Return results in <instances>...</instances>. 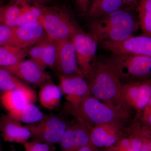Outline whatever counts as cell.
<instances>
[{
  "instance_id": "cell-1",
  "label": "cell",
  "mask_w": 151,
  "mask_h": 151,
  "mask_svg": "<svg viewBox=\"0 0 151 151\" xmlns=\"http://www.w3.org/2000/svg\"><path fill=\"white\" fill-rule=\"evenodd\" d=\"M86 78L91 95L125 113L134 115L123 103V83L107 60H97Z\"/></svg>"
},
{
  "instance_id": "cell-2",
  "label": "cell",
  "mask_w": 151,
  "mask_h": 151,
  "mask_svg": "<svg viewBox=\"0 0 151 151\" xmlns=\"http://www.w3.org/2000/svg\"><path fill=\"white\" fill-rule=\"evenodd\" d=\"M138 25L129 12L119 9L96 19L90 27L91 35L101 43L126 40L133 36Z\"/></svg>"
},
{
  "instance_id": "cell-3",
  "label": "cell",
  "mask_w": 151,
  "mask_h": 151,
  "mask_svg": "<svg viewBox=\"0 0 151 151\" xmlns=\"http://www.w3.org/2000/svg\"><path fill=\"white\" fill-rule=\"evenodd\" d=\"M70 106L76 121L91 130L98 124L133 121L132 115L103 103L92 95L85 97L77 105Z\"/></svg>"
},
{
  "instance_id": "cell-4",
  "label": "cell",
  "mask_w": 151,
  "mask_h": 151,
  "mask_svg": "<svg viewBox=\"0 0 151 151\" xmlns=\"http://www.w3.org/2000/svg\"><path fill=\"white\" fill-rule=\"evenodd\" d=\"M107 60L122 83L151 79V57L121 53Z\"/></svg>"
},
{
  "instance_id": "cell-5",
  "label": "cell",
  "mask_w": 151,
  "mask_h": 151,
  "mask_svg": "<svg viewBox=\"0 0 151 151\" xmlns=\"http://www.w3.org/2000/svg\"><path fill=\"white\" fill-rule=\"evenodd\" d=\"M40 23L46 34V37L55 42L71 39L80 31L69 16L57 9L44 8Z\"/></svg>"
},
{
  "instance_id": "cell-6",
  "label": "cell",
  "mask_w": 151,
  "mask_h": 151,
  "mask_svg": "<svg viewBox=\"0 0 151 151\" xmlns=\"http://www.w3.org/2000/svg\"><path fill=\"white\" fill-rule=\"evenodd\" d=\"M136 121L95 125L90 131V143L101 150L114 145L131 133Z\"/></svg>"
},
{
  "instance_id": "cell-7",
  "label": "cell",
  "mask_w": 151,
  "mask_h": 151,
  "mask_svg": "<svg viewBox=\"0 0 151 151\" xmlns=\"http://www.w3.org/2000/svg\"><path fill=\"white\" fill-rule=\"evenodd\" d=\"M151 79L123 83L122 98L128 111L138 119L151 98Z\"/></svg>"
},
{
  "instance_id": "cell-8",
  "label": "cell",
  "mask_w": 151,
  "mask_h": 151,
  "mask_svg": "<svg viewBox=\"0 0 151 151\" xmlns=\"http://www.w3.org/2000/svg\"><path fill=\"white\" fill-rule=\"evenodd\" d=\"M69 125L55 116L45 117L37 124H29L27 127L31 134L33 141L53 144L59 143Z\"/></svg>"
},
{
  "instance_id": "cell-9",
  "label": "cell",
  "mask_w": 151,
  "mask_h": 151,
  "mask_svg": "<svg viewBox=\"0 0 151 151\" xmlns=\"http://www.w3.org/2000/svg\"><path fill=\"white\" fill-rule=\"evenodd\" d=\"M80 71L86 78L96 63L97 40L91 35L78 32L71 38Z\"/></svg>"
},
{
  "instance_id": "cell-10",
  "label": "cell",
  "mask_w": 151,
  "mask_h": 151,
  "mask_svg": "<svg viewBox=\"0 0 151 151\" xmlns=\"http://www.w3.org/2000/svg\"><path fill=\"white\" fill-rule=\"evenodd\" d=\"M100 43L103 48L113 54L128 53L151 57V37L145 35L132 36L119 42Z\"/></svg>"
},
{
  "instance_id": "cell-11",
  "label": "cell",
  "mask_w": 151,
  "mask_h": 151,
  "mask_svg": "<svg viewBox=\"0 0 151 151\" xmlns=\"http://www.w3.org/2000/svg\"><path fill=\"white\" fill-rule=\"evenodd\" d=\"M55 65L61 75L84 76L78 67L75 47L71 39L57 42Z\"/></svg>"
},
{
  "instance_id": "cell-12",
  "label": "cell",
  "mask_w": 151,
  "mask_h": 151,
  "mask_svg": "<svg viewBox=\"0 0 151 151\" xmlns=\"http://www.w3.org/2000/svg\"><path fill=\"white\" fill-rule=\"evenodd\" d=\"M59 86L70 106L77 105L91 95L88 82L81 75H60Z\"/></svg>"
},
{
  "instance_id": "cell-13",
  "label": "cell",
  "mask_w": 151,
  "mask_h": 151,
  "mask_svg": "<svg viewBox=\"0 0 151 151\" xmlns=\"http://www.w3.org/2000/svg\"><path fill=\"white\" fill-rule=\"evenodd\" d=\"M5 68L17 78L37 86H42L50 81V77L44 69L31 59L22 60Z\"/></svg>"
},
{
  "instance_id": "cell-14",
  "label": "cell",
  "mask_w": 151,
  "mask_h": 151,
  "mask_svg": "<svg viewBox=\"0 0 151 151\" xmlns=\"http://www.w3.org/2000/svg\"><path fill=\"white\" fill-rule=\"evenodd\" d=\"M90 131L77 122L69 125L58 144L61 151H78L90 143Z\"/></svg>"
},
{
  "instance_id": "cell-15",
  "label": "cell",
  "mask_w": 151,
  "mask_h": 151,
  "mask_svg": "<svg viewBox=\"0 0 151 151\" xmlns=\"http://www.w3.org/2000/svg\"><path fill=\"white\" fill-rule=\"evenodd\" d=\"M45 37L46 34L40 22L17 26L14 27L10 45L27 49L40 42Z\"/></svg>"
},
{
  "instance_id": "cell-16",
  "label": "cell",
  "mask_w": 151,
  "mask_h": 151,
  "mask_svg": "<svg viewBox=\"0 0 151 151\" xmlns=\"http://www.w3.org/2000/svg\"><path fill=\"white\" fill-rule=\"evenodd\" d=\"M37 98L35 91L25 85L18 89L3 92L0 100L3 107L9 113L35 103Z\"/></svg>"
},
{
  "instance_id": "cell-17",
  "label": "cell",
  "mask_w": 151,
  "mask_h": 151,
  "mask_svg": "<svg viewBox=\"0 0 151 151\" xmlns=\"http://www.w3.org/2000/svg\"><path fill=\"white\" fill-rule=\"evenodd\" d=\"M0 133L4 141L8 142L23 144L31 137L27 126H22L8 115L0 120Z\"/></svg>"
},
{
  "instance_id": "cell-18",
  "label": "cell",
  "mask_w": 151,
  "mask_h": 151,
  "mask_svg": "<svg viewBox=\"0 0 151 151\" xmlns=\"http://www.w3.org/2000/svg\"><path fill=\"white\" fill-rule=\"evenodd\" d=\"M62 94V91L59 86L48 82L42 86L40 91V103L46 109H55L60 103Z\"/></svg>"
},
{
  "instance_id": "cell-19",
  "label": "cell",
  "mask_w": 151,
  "mask_h": 151,
  "mask_svg": "<svg viewBox=\"0 0 151 151\" xmlns=\"http://www.w3.org/2000/svg\"><path fill=\"white\" fill-rule=\"evenodd\" d=\"M28 53L27 49L6 45L0 46V67H7L23 60Z\"/></svg>"
},
{
  "instance_id": "cell-20",
  "label": "cell",
  "mask_w": 151,
  "mask_h": 151,
  "mask_svg": "<svg viewBox=\"0 0 151 151\" xmlns=\"http://www.w3.org/2000/svg\"><path fill=\"white\" fill-rule=\"evenodd\" d=\"M9 116L20 123L35 124L44 118V114L34 103L29 104L19 110L9 112Z\"/></svg>"
},
{
  "instance_id": "cell-21",
  "label": "cell",
  "mask_w": 151,
  "mask_h": 151,
  "mask_svg": "<svg viewBox=\"0 0 151 151\" xmlns=\"http://www.w3.org/2000/svg\"><path fill=\"white\" fill-rule=\"evenodd\" d=\"M123 0H94L89 9L90 17L97 19L120 9Z\"/></svg>"
},
{
  "instance_id": "cell-22",
  "label": "cell",
  "mask_w": 151,
  "mask_h": 151,
  "mask_svg": "<svg viewBox=\"0 0 151 151\" xmlns=\"http://www.w3.org/2000/svg\"><path fill=\"white\" fill-rule=\"evenodd\" d=\"M26 4V0H18L15 3L3 7L0 24L12 28L16 27L17 20Z\"/></svg>"
},
{
  "instance_id": "cell-23",
  "label": "cell",
  "mask_w": 151,
  "mask_h": 151,
  "mask_svg": "<svg viewBox=\"0 0 151 151\" xmlns=\"http://www.w3.org/2000/svg\"><path fill=\"white\" fill-rule=\"evenodd\" d=\"M138 23L143 34L151 37V0H139Z\"/></svg>"
},
{
  "instance_id": "cell-24",
  "label": "cell",
  "mask_w": 151,
  "mask_h": 151,
  "mask_svg": "<svg viewBox=\"0 0 151 151\" xmlns=\"http://www.w3.org/2000/svg\"><path fill=\"white\" fill-rule=\"evenodd\" d=\"M42 9L40 6H30L27 4L17 20L16 27L40 22Z\"/></svg>"
},
{
  "instance_id": "cell-25",
  "label": "cell",
  "mask_w": 151,
  "mask_h": 151,
  "mask_svg": "<svg viewBox=\"0 0 151 151\" xmlns=\"http://www.w3.org/2000/svg\"><path fill=\"white\" fill-rule=\"evenodd\" d=\"M25 85L7 69L0 67V90L6 92Z\"/></svg>"
},
{
  "instance_id": "cell-26",
  "label": "cell",
  "mask_w": 151,
  "mask_h": 151,
  "mask_svg": "<svg viewBox=\"0 0 151 151\" xmlns=\"http://www.w3.org/2000/svg\"><path fill=\"white\" fill-rule=\"evenodd\" d=\"M56 55V42L45 37L42 58V63L44 69L46 67L55 66Z\"/></svg>"
},
{
  "instance_id": "cell-27",
  "label": "cell",
  "mask_w": 151,
  "mask_h": 151,
  "mask_svg": "<svg viewBox=\"0 0 151 151\" xmlns=\"http://www.w3.org/2000/svg\"><path fill=\"white\" fill-rule=\"evenodd\" d=\"M44 44L45 39L32 47L28 53L30 57V59L36 63L43 69L44 68L42 63V58Z\"/></svg>"
},
{
  "instance_id": "cell-28",
  "label": "cell",
  "mask_w": 151,
  "mask_h": 151,
  "mask_svg": "<svg viewBox=\"0 0 151 151\" xmlns=\"http://www.w3.org/2000/svg\"><path fill=\"white\" fill-rule=\"evenodd\" d=\"M13 31L14 27L0 24V46L10 45Z\"/></svg>"
},
{
  "instance_id": "cell-29",
  "label": "cell",
  "mask_w": 151,
  "mask_h": 151,
  "mask_svg": "<svg viewBox=\"0 0 151 151\" xmlns=\"http://www.w3.org/2000/svg\"><path fill=\"white\" fill-rule=\"evenodd\" d=\"M138 119L141 125L151 130V98Z\"/></svg>"
},
{
  "instance_id": "cell-30",
  "label": "cell",
  "mask_w": 151,
  "mask_h": 151,
  "mask_svg": "<svg viewBox=\"0 0 151 151\" xmlns=\"http://www.w3.org/2000/svg\"><path fill=\"white\" fill-rule=\"evenodd\" d=\"M25 151H50L48 144L36 141H27L22 144Z\"/></svg>"
},
{
  "instance_id": "cell-31",
  "label": "cell",
  "mask_w": 151,
  "mask_h": 151,
  "mask_svg": "<svg viewBox=\"0 0 151 151\" xmlns=\"http://www.w3.org/2000/svg\"><path fill=\"white\" fill-rule=\"evenodd\" d=\"M143 145L141 151H151V130L141 125Z\"/></svg>"
},
{
  "instance_id": "cell-32",
  "label": "cell",
  "mask_w": 151,
  "mask_h": 151,
  "mask_svg": "<svg viewBox=\"0 0 151 151\" xmlns=\"http://www.w3.org/2000/svg\"><path fill=\"white\" fill-rule=\"evenodd\" d=\"M101 150L103 151H138L133 148L123 147L116 145Z\"/></svg>"
},
{
  "instance_id": "cell-33",
  "label": "cell",
  "mask_w": 151,
  "mask_h": 151,
  "mask_svg": "<svg viewBox=\"0 0 151 151\" xmlns=\"http://www.w3.org/2000/svg\"><path fill=\"white\" fill-rule=\"evenodd\" d=\"M90 0H76L77 5L82 12H86L88 9Z\"/></svg>"
},
{
  "instance_id": "cell-34",
  "label": "cell",
  "mask_w": 151,
  "mask_h": 151,
  "mask_svg": "<svg viewBox=\"0 0 151 151\" xmlns=\"http://www.w3.org/2000/svg\"><path fill=\"white\" fill-rule=\"evenodd\" d=\"M78 151H103L101 149L97 148L96 147H94L91 143H89L87 145L82 148Z\"/></svg>"
},
{
  "instance_id": "cell-35",
  "label": "cell",
  "mask_w": 151,
  "mask_h": 151,
  "mask_svg": "<svg viewBox=\"0 0 151 151\" xmlns=\"http://www.w3.org/2000/svg\"><path fill=\"white\" fill-rule=\"evenodd\" d=\"M139 0H123V4L125 3L126 4L130 6H137Z\"/></svg>"
},
{
  "instance_id": "cell-36",
  "label": "cell",
  "mask_w": 151,
  "mask_h": 151,
  "mask_svg": "<svg viewBox=\"0 0 151 151\" xmlns=\"http://www.w3.org/2000/svg\"><path fill=\"white\" fill-rule=\"evenodd\" d=\"M31 1H33L37 4H44V3L47 2V1H50V0H31Z\"/></svg>"
},
{
  "instance_id": "cell-37",
  "label": "cell",
  "mask_w": 151,
  "mask_h": 151,
  "mask_svg": "<svg viewBox=\"0 0 151 151\" xmlns=\"http://www.w3.org/2000/svg\"><path fill=\"white\" fill-rule=\"evenodd\" d=\"M3 11V7H0V24H1V19L2 16Z\"/></svg>"
},
{
  "instance_id": "cell-38",
  "label": "cell",
  "mask_w": 151,
  "mask_h": 151,
  "mask_svg": "<svg viewBox=\"0 0 151 151\" xmlns=\"http://www.w3.org/2000/svg\"><path fill=\"white\" fill-rule=\"evenodd\" d=\"M0 151H3L1 143V139H0Z\"/></svg>"
},
{
  "instance_id": "cell-39",
  "label": "cell",
  "mask_w": 151,
  "mask_h": 151,
  "mask_svg": "<svg viewBox=\"0 0 151 151\" xmlns=\"http://www.w3.org/2000/svg\"></svg>"
},
{
  "instance_id": "cell-40",
  "label": "cell",
  "mask_w": 151,
  "mask_h": 151,
  "mask_svg": "<svg viewBox=\"0 0 151 151\" xmlns=\"http://www.w3.org/2000/svg\"><path fill=\"white\" fill-rule=\"evenodd\" d=\"M151 130V129H150Z\"/></svg>"
}]
</instances>
